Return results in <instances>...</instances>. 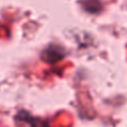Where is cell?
I'll return each instance as SVG.
<instances>
[{"label": "cell", "mask_w": 127, "mask_h": 127, "mask_svg": "<svg viewBox=\"0 0 127 127\" xmlns=\"http://www.w3.org/2000/svg\"><path fill=\"white\" fill-rule=\"evenodd\" d=\"M31 123V127H49L48 123L41 120V119H38V118H32V120L30 121Z\"/></svg>", "instance_id": "cell-1"}]
</instances>
